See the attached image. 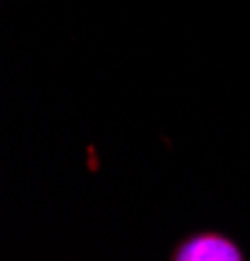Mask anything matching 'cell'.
<instances>
[{"label":"cell","mask_w":250,"mask_h":261,"mask_svg":"<svg viewBox=\"0 0 250 261\" xmlns=\"http://www.w3.org/2000/svg\"><path fill=\"white\" fill-rule=\"evenodd\" d=\"M172 261H245V251L237 241L219 230L191 232L175 246Z\"/></svg>","instance_id":"cell-1"}]
</instances>
